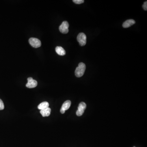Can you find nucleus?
Instances as JSON below:
<instances>
[{
    "label": "nucleus",
    "instance_id": "f257e3e1",
    "mask_svg": "<svg viewBox=\"0 0 147 147\" xmlns=\"http://www.w3.org/2000/svg\"><path fill=\"white\" fill-rule=\"evenodd\" d=\"M86 69V65L83 63H79L75 71V74L77 77H81L83 76Z\"/></svg>",
    "mask_w": 147,
    "mask_h": 147
},
{
    "label": "nucleus",
    "instance_id": "f8f14e48",
    "mask_svg": "<svg viewBox=\"0 0 147 147\" xmlns=\"http://www.w3.org/2000/svg\"><path fill=\"white\" fill-rule=\"evenodd\" d=\"M73 2L76 4H80L84 2V0H73Z\"/></svg>",
    "mask_w": 147,
    "mask_h": 147
},
{
    "label": "nucleus",
    "instance_id": "9b49d317",
    "mask_svg": "<svg viewBox=\"0 0 147 147\" xmlns=\"http://www.w3.org/2000/svg\"><path fill=\"white\" fill-rule=\"evenodd\" d=\"M49 104L48 102H43L39 105L38 108L40 110H43L47 108H49Z\"/></svg>",
    "mask_w": 147,
    "mask_h": 147
},
{
    "label": "nucleus",
    "instance_id": "1a4fd4ad",
    "mask_svg": "<svg viewBox=\"0 0 147 147\" xmlns=\"http://www.w3.org/2000/svg\"><path fill=\"white\" fill-rule=\"evenodd\" d=\"M51 111V109L48 108L45 109L41 110L40 113L43 117H48L50 115Z\"/></svg>",
    "mask_w": 147,
    "mask_h": 147
},
{
    "label": "nucleus",
    "instance_id": "2eb2a0df",
    "mask_svg": "<svg viewBox=\"0 0 147 147\" xmlns=\"http://www.w3.org/2000/svg\"></svg>",
    "mask_w": 147,
    "mask_h": 147
},
{
    "label": "nucleus",
    "instance_id": "4468645a",
    "mask_svg": "<svg viewBox=\"0 0 147 147\" xmlns=\"http://www.w3.org/2000/svg\"><path fill=\"white\" fill-rule=\"evenodd\" d=\"M143 9H144V10H145V11H147V1H145V2H144V3H143Z\"/></svg>",
    "mask_w": 147,
    "mask_h": 147
},
{
    "label": "nucleus",
    "instance_id": "39448f33",
    "mask_svg": "<svg viewBox=\"0 0 147 147\" xmlns=\"http://www.w3.org/2000/svg\"><path fill=\"white\" fill-rule=\"evenodd\" d=\"M86 108V105L84 102H81L79 104L78 107V109L76 111V114L77 116H81L83 115L85 110Z\"/></svg>",
    "mask_w": 147,
    "mask_h": 147
},
{
    "label": "nucleus",
    "instance_id": "20e7f679",
    "mask_svg": "<svg viewBox=\"0 0 147 147\" xmlns=\"http://www.w3.org/2000/svg\"><path fill=\"white\" fill-rule=\"evenodd\" d=\"M69 24L68 22L66 21L63 22L61 26H59V29L60 32L64 34L67 33L69 31Z\"/></svg>",
    "mask_w": 147,
    "mask_h": 147
},
{
    "label": "nucleus",
    "instance_id": "ddd939ff",
    "mask_svg": "<svg viewBox=\"0 0 147 147\" xmlns=\"http://www.w3.org/2000/svg\"><path fill=\"white\" fill-rule=\"evenodd\" d=\"M4 109V105L2 100L0 99V110H3Z\"/></svg>",
    "mask_w": 147,
    "mask_h": 147
},
{
    "label": "nucleus",
    "instance_id": "f03ea898",
    "mask_svg": "<svg viewBox=\"0 0 147 147\" xmlns=\"http://www.w3.org/2000/svg\"><path fill=\"white\" fill-rule=\"evenodd\" d=\"M86 36L83 33H80L77 37V41L81 46H85L86 43Z\"/></svg>",
    "mask_w": 147,
    "mask_h": 147
},
{
    "label": "nucleus",
    "instance_id": "0eeeda50",
    "mask_svg": "<svg viewBox=\"0 0 147 147\" xmlns=\"http://www.w3.org/2000/svg\"><path fill=\"white\" fill-rule=\"evenodd\" d=\"M71 102L70 100H67L63 104L61 108L60 112L62 114L65 113V111L69 109L71 106Z\"/></svg>",
    "mask_w": 147,
    "mask_h": 147
},
{
    "label": "nucleus",
    "instance_id": "9d476101",
    "mask_svg": "<svg viewBox=\"0 0 147 147\" xmlns=\"http://www.w3.org/2000/svg\"><path fill=\"white\" fill-rule=\"evenodd\" d=\"M55 50L57 54L60 56H64L66 54L65 50L62 47L60 46L56 47Z\"/></svg>",
    "mask_w": 147,
    "mask_h": 147
},
{
    "label": "nucleus",
    "instance_id": "6e6552de",
    "mask_svg": "<svg viewBox=\"0 0 147 147\" xmlns=\"http://www.w3.org/2000/svg\"><path fill=\"white\" fill-rule=\"evenodd\" d=\"M135 24V20L133 19H129L126 20L123 24V27L124 28H129Z\"/></svg>",
    "mask_w": 147,
    "mask_h": 147
},
{
    "label": "nucleus",
    "instance_id": "7ed1b4c3",
    "mask_svg": "<svg viewBox=\"0 0 147 147\" xmlns=\"http://www.w3.org/2000/svg\"><path fill=\"white\" fill-rule=\"evenodd\" d=\"M29 42L31 46L33 48H39L41 45V41L39 39L35 38H31L29 40Z\"/></svg>",
    "mask_w": 147,
    "mask_h": 147
},
{
    "label": "nucleus",
    "instance_id": "423d86ee",
    "mask_svg": "<svg viewBox=\"0 0 147 147\" xmlns=\"http://www.w3.org/2000/svg\"><path fill=\"white\" fill-rule=\"evenodd\" d=\"M28 82L26 85V86L29 88H33L36 87L38 83L37 81L33 79L31 77H29L28 78Z\"/></svg>",
    "mask_w": 147,
    "mask_h": 147
}]
</instances>
